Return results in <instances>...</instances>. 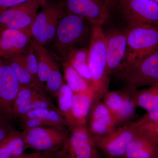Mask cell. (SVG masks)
Wrapping results in <instances>:
<instances>
[{"label": "cell", "instance_id": "44dd1931", "mask_svg": "<svg viewBox=\"0 0 158 158\" xmlns=\"http://www.w3.org/2000/svg\"><path fill=\"white\" fill-rule=\"evenodd\" d=\"M62 66L64 77L67 83L66 84L74 93H94L95 94L91 84L65 60H64L62 63Z\"/></svg>", "mask_w": 158, "mask_h": 158}, {"label": "cell", "instance_id": "603a6c76", "mask_svg": "<svg viewBox=\"0 0 158 158\" xmlns=\"http://www.w3.org/2000/svg\"><path fill=\"white\" fill-rule=\"evenodd\" d=\"M135 91L133 98L136 106H138L148 112L158 109V84Z\"/></svg>", "mask_w": 158, "mask_h": 158}, {"label": "cell", "instance_id": "d6a6232c", "mask_svg": "<svg viewBox=\"0 0 158 158\" xmlns=\"http://www.w3.org/2000/svg\"><path fill=\"white\" fill-rule=\"evenodd\" d=\"M30 1L31 0H0V12Z\"/></svg>", "mask_w": 158, "mask_h": 158}, {"label": "cell", "instance_id": "f546056e", "mask_svg": "<svg viewBox=\"0 0 158 158\" xmlns=\"http://www.w3.org/2000/svg\"><path fill=\"white\" fill-rule=\"evenodd\" d=\"M22 127L24 130L36 127H53L62 130L55 123L45 119L38 118H23L19 119ZM64 131V130H63Z\"/></svg>", "mask_w": 158, "mask_h": 158}, {"label": "cell", "instance_id": "8992f818", "mask_svg": "<svg viewBox=\"0 0 158 158\" xmlns=\"http://www.w3.org/2000/svg\"><path fill=\"white\" fill-rule=\"evenodd\" d=\"M128 29L126 65L140 60L158 49V27L142 24Z\"/></svg>", "mask_w": 158, "mask_h": 158}, {"label": "cell", "instance_id": "2e32d148", "mask_svg": "<svg viewBox=\"0 0 158 158\" xmlns=\"http://www.w3.org/2000/svg\"><path fill=\"white\" fill-rule=\"evenodd\" d=\"M31 41V29H0V57L8 59L22 55Z\"/></svg>", "mask_w": 158, "mask_h": 158}, {"label": "cell", "instance_id": "f35d334b", "mask_svg": "<svg viewBox=\"0 0 158 158\" xmlns=\"http://www.w3.org/2000/svg\"><path fill=\"white\" fill-rule=\"evenodd\" d=\"M107 158H112V157H107Z\"/></svg>", "mask_w": 158, "mask_h": 158}, {"label": "cell", "instance_id": "6da1fadb", "mask_svg": "<svg viewBox=\"0 0 158 158\" xmlns=\"http://www.w3.org/2000/svg\"><path fill=\"white\" fill-rule=\"evenodd\" d=\"M107 40L102 25L93 26L88 49V65L91 83L97 99L108 92L109 75L107 72Z\"/></svg>", "mask_w": 158, "mask_h": 158}, {"label": "cell", "instance_id": "7402d4cb", "mask_svg": "<svg viewBox=\"0 0 158 158\" xmlns=\"http://www.w3.org/2000/svg\"><path fill=\"white\" fill-rule=\"evenodd\" d=\"M88 49L85 48H76L72 51L64 60L70 64L92 85L91 73L88 65Z\"/></svg>", "mask_w": 158, "mask_h": 158}, {"label": "cell", "instance_id": "ffe728a7", "mask_svg": "<svg viewBox=\"0 0 158 158\" xmlns=\"http://www.w3.org/2000/svg\"><path fill=\"white\" fill-rule=\"evenodd\" d=\"M2 59L13 71L21 86L44 89L43 85L36 80L28 70L24 54L11 59Z\"/></svg>", "mask_w": 158, "mask_h": 158}, {"label": "cell", "instance_id": "d4e9b609", "mask_svg": "<svg viewBox=\"0 0 158 158\" xmlns=\"http://www.w3.org/2000/svg\"><path fill=\"white\" fill-rule=\"evenodd\" d=\"M52 109L58 110L52 101L45 96L44 93L24 104L13 109V116L15 119L22 117L27 113L37 109Z\"/></svg>", "mask_w": 158, "mask_h": 158}, {"label": "cell", "instance_id": "4dcf8cb0", "mask_svg": "<svg viewBox=\"0 0 158 158\" xmlns=\"http://www.w3.org/2000/svg\"><path fill=\"white\" fill-rule=\"evenodd\" d=\"M137 122L139 124L151 125L155 127H158V109L148 112Z\"/></svg>", "mask_w": 158, "mask_h": 158}, {"label": "cell", "instance_id": "d6986e66", "mask_svg": "<svg viewBox=\"0 0 158 158\" xmlns=\"http://www.w3.org/2000/svg\"><path fill=\"white\" fill-rule=\"evenodd\" d=\"M23 131L12 130L0 141V158H14L23 154L27 149Z\"/></svg>", "mask_w": 158, "mask_h": 158}, {"label": "cell", "instance_id": "3957f363", "mask_svg": "<svg viewBox=\"0 0 158 158\" xmlns=\"http://www.w3.org/2000/svg\"><path fill=\"white\" fill-rule=\"evenodd\" d=\"M31 28L33 44L45 47L55 38L57 27L65 14L62 0H46Z\"/></svg>", "mask_w": 158, "mask_h": 158}, {"label": "cell", "instance_id": "836d02e7", "mask_svg": "<svg viewBox=\"0 0 158 158\" xmlns=\"http://www.w3.org/2000/svg\"><path fill=\"white\" fill-rule=\"evenodd\" d=\"M14 129L11 126V123L0 120V141L6 138Z\"/></svg>", "mask_w": 158, "mask_h": 158}, {"label": "cell", "instance_id": "9c48e42d", "mask_svg": "<svg viewBox=\"0 0 158 158\" xmlns=\"http://www.w3.org/2000/svg\"><path fill=\"white\" fill-rule=\"evenodd\" d=\"M23 132L27 148L40 152L58 151L69 136L66 131L53 127L28 129L24 130Z\"/></svg>", "mask_w": 158, "mask_h": 158}, {"label": "cell", "instance_id": "d590c367", "mask_svg": "<svg viewBox=\"0 0 158 158\" xmlns=\"http://www.w3.org/2000/svg\"><path fill=\"white\" fill-rule=\"evenodd\" d=\"M150 1L156 3V4H158V0H150Z\"/></svg>", "mask_w": 158, "mask_h": 158}, {"label": "cell", "instance_id": "1f68e13d", "mask_svg": "<svg viewBox=\"0 0 158 158\" xmlns=\"http://www.w3.org/2000/svg\"><path fill=\"white\" fill-rule=\"evenodd\" d=\"M56 158V152H37L24 153L14 158Z\"/></svg>", "mask_w": 158, "mask_h": 158}, {"label": "cell", "instance_id": "7a4b0ae2", "mask_svg": "<svg viewBox=\"0 0 158 158\" xmlns=\"http://www.w3.org/2000/svg\"><path fill=\"white\" fill-rule=\"evenodd\" d=\"M88 20L84 18L65 12L57 27L52 43L53 53L65 59L76 45L86 38L89 32Z\"/></svg>", "mask_w": 158, "mask_h": 158}, {"label": "cell", "instance_id": "ba28073f", "mask_svg": "<svg viewBox=\"0 0 158 158\" xmlns=\"http://www.w3.org/2000/svg\"><path fill=\"white\" fill-rule=\"evenodd\" d=\"M32 44L38 59L40 81L43 85L46 82V90L53 96H56L63 85L57 56L45 47L36 45L33 42Z\"/></svg>", "mask_w": 158, "mask_h": 158}, {"label": "cell", "instance_id": "4fadbf2b", "mask_svg": "<svg viewBox=\"0 0 158 158\" xmlns=\"http://www.w3.org/2000/svg\"><path fill=\"white\" fill-rule=\"evenodd\" d=\"M21 85L9 65H0V120L11 123L14 121L13 106Z\"/></svg>", "mask_w": 158, "mask_h": 158}, {"label": "cell", "instance_id": "e575fe53", "mask_svg": "<svg viewBox=\"0 0 158 158\" xmlns=\"http://www.w3.org/2000/svg\"><path fill=\"white\" fill-rule=\"evenodd\" d=\"M104 1L110 8V11H111L112 9L114 8V6L116 5L117 0H104Z\"/></svg>", "mask_w": 158, "mask_h": 158}, {"label": "cell", "instance_id": "277c9868", "mask_svg": "<svg viewBox=\"0 0 158 158\" xmlns=\"http://www.w3.org/2000/svg\"><path fill=\"white\" fill-rule=\"evenodd\" d=\"M120 72L127 90L133 91L158 84V49L140 60L126 64Z\"/></svg>", "mask_w": 158, "mask_h": 158}, {"label": "cell", "instance_id": "7c38bea8", "mask_svg": "<svg viewBox=\"0 0 158 158\" xmlns=\"http://www.w3.org/2000/svg\"><path fill=\"white\" fill-rule=\"evenodd\" d=\"M135 137L127 148L123 158H158L157 128L138 124Z\"/></svg>", "mask_w": 158, "mask_h": 158}, {"label": "cell", "instance_id": "484cf974", "mask_svg": "<svg viewBox=\"0 0 158 158\" xmlns=\"http://www.w3.org/2000/svg\"><path fill=\"white\" fill-rule=\"evenodd\" d=\"M33 118H42L51 122L64 131H66V127H69L66 120L59 110L52 109H37L27 113L19 119Z\"/></svg>", "mask_w": 158, "mask_h": 158}, {"label": "cell", "instance_id": "5b68a950", "mask_svg": "<svg viewBox=\"0 0 158 158\" xmlns=\"http://www.w3.org/2000/svg\"><path fill=\"white\" fill-rule=\"evenodd\" d=\"M113 10L127 28L142 24L158 27V4L150 0H117L111 12Z\"/></svg>", "mask_w": 158, "mask_h": 158}, {"label": "cell", "instance_id": "e0dca14e", "mask_svg": "<svg viewBox=\"0 0 158 158\" xmlns=\"http://www.w3.org/2000/svg\"><path fill=\"white\" fill-rule=\"evenodd\" d=\"M92 105L88 117L89 131L94 137L106 135L116 128V123L104 102L98 100Z\"/></svg>", "mask_w": 158, "mask_h": 158}, {"label": "cell", "instance_id": "83f0119b", "mask_svg": "<svg viewBox=\"0 0 158 158\" xmlns=\"http://www.w3.org/2000/svg\"><path fill=\"white\" fill-rule=\"evenodd\" d=\"M43 93V89L21 86L15 100L13 109L32 100Z\"/></svg>", "mask_w": 158, "mask_h": 158}, {"label": "cell", "instance_id": "30bf717a", "mask_svg": "<svg viewBox=\"0 0 158 158\" xmlns=\"http://www.w3.org/2000/svg\"><path fill=\"white\" fill-rule=\"evenodd\" d=\"M137 129L136 122L115 128L106 135L94 137L97 146L107 157H123Z\"/></svg>", "mask_w": 158, "mask_h": 158}, {"label": "cell", "instance_id": "8d00e7d4", "mask_svg": "<svg viewBox=\"0 0 158 158\" xmlns=\"http://www.w3.org/2000/svg\"><path fill=\"white\" fill-rule=\"evenodd\" d=\"M2 59L1 57H0V65H2Z\"/></svg>", "mask_w": 158, "mask_h": 158}, {"label": "cell", "instance_id": "9a60e30c", "mask_svg": "<svg viewBox=\"0 0 158 158\" xmlns=\"http://www.w3.org/2000/svg\"><path fill=\"white\" fill-rule=\"evenodd\" d=\"M125 28L114 30L106 35L107 47L108 74L120 71L126 64L127 55V33Z\"/></svg>", "mask_w": 158, "mask_h": 158}, {"label": "cell", "instance_id": "5bb4252c", "mask_svg": "<svg viewBox=\"0 0 158 158\" xmlns=\"http://www.w3.org/2000/svg\"><path fill=\"white\" fill-rule=\"evenodd\" d=\"M66 13L84 18L92 25L102 26L111 15L104 0H62Z\"/></svg>", "mask_w": 158, "mask_h": 158}, {"label": "cell", "instance_id": "8fae6325", "mask_svg": "<svg viewBox=\"0 0 158 158\" xmlns=\"http://www.w3.org/2000/svg\"><path fill=\"white\" fill-rule=\"evenodd\" d=\"M46 1L31 0L1 11L0 29H31L38 9Z\"/></svg>", "mask_w": 158, "mask_h": 158}, {"label": "cell", "instance_id": "ac0fdd59", "mask_svg": "<svg viewBox=\"0 0 158 158\" xmlns=\"http://www.w3.org/2000/svg\"><path fill=\"white\" fill-rule=\"evenodd\" d=\"M97 100L94 93H74L71 109L73 127L86 125L92 105Z\"/></svg>", "mask_w": 158, "mask_h": 158}, {"label": "cell", "instance_id": "52a82bcc", "mask_svg": "<svg viewBox=\"0 0 158 158\" xmlns=\"http://www.w3.org/2000/svg\"><path fill=\"white\" fill-rule=\"evenodd\" d=\"M70 130L68 138L57 152V158H99L94 136L87 126H77Z\"/></svg>", "mask_w": 158, "mask_h": 158}, {"label": "cell", "instance_id": "4316f807", "mask_svg": "<svg viewBox=\"0 0 158 158\" xmlns=\"http://www.w3.org/2000/svg\"><path fill=\"white\" fill-rule=\"evenodd\" d=\"M128 92H107L104 95V104L113 115L116 123V119L124 106ZM117 124V123H116Z\"/></svg>", "mask_w": 158, "mask_h": 158}, {"label": "cell", "instance_id": "cb8c5ba5", "mask_svg": "<svg viewBox=\"0 0 158 158\" xmlns=\"http://www.w3.org/2000/svg\"><path fill=\"white\" fill-rule=\"evenodd\" d=\"M74 93L67 84H63L57 94L58 110L63 116L69 127H73L71 109Z\"/></svg>", "mask_w": 158, "mask_h": 158}, {"label": "cell", "instance_id": "f1b7e54d", "mask_svg": "<svg viewBox=\"0 0 158 158\" xmlns=\"http://www.w3.org/2000/svg\"><path fill=\"white\" fill-rule=\"evenodd\" d=\"M25 57L26 66L29 72L38 81V61L34 51L32 41L28 48L24 53Z\"/></svg>", "mask_w": 158, "mask_h": 158}, {"label": "cell", "instance_id": "74e56055", "mask_svg": "<svg viewBox=\"0 0 158 158\" xmlns=\"http://www.w3.org/2000/svg\"><path fill=\"white\" fill-rule=\"evenodd\" d=\"M157 132H158V127H157Z\"/></svg>", "mask_w": 158, "mask_h": 158}]
</instances>
